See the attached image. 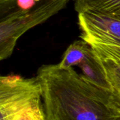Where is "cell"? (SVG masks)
<instances>
[{"label":"cell","instance_id":"6da1fadb","mask_svg":"<svg viewBox=\"0 0 120 120\" xmlns=\"http://www.w3.org/2000/svg\"><path fill=\"white\" fill-rule=\"evenodd\" d=\"M36 77L46 120H120V107L112 94L88 82L73 68L44 65Z\"/></svg>","mask_w":120,"mask_h":120},{"label":"cell","instance_id":"7a4b0ae2","mask_svg":"<svg viewBox=\"0 0 120 120\" xmlns=\"http://www.w3.org/2000/svg\"><path fill=\"white\" fill-rule=\"evenodd\" d=\"M69 0H44L33 10L0 20V60L11 56L18 39L31 28L41 24L64 8Z\"/></svg>","mask_w":120,"mask_h":120},{"label":"cell","instance_id":"3957f363","mask_svg":"<svg viewBox=\"0 0 120 120\" xmlns=\"http://www.w3.org/2000/svg\"><path fill=\"white\" fill-rule=\"evenodd\" d=\"M80 38L89 44L120 45V18L105 13L85 11L78 13Z\"/></svg>","mask_w":120,"mask_h":120},{"label":"cell","instance_id":"277c9868","mask_svg":"<svg viewBox=\"0 0 120 120\" xmlns=\"http://www.w3.org/2000/svg\"><path fill=\"white\" fill-rule=\"evenodd\" d=\"M77 66L81 69V75L85 79L98 88L111 93L101 62L92 47Z\"/></svg>","mask_w":120,"mask_h":120},{"label":"cell","instance_id":"5b68a950","mask_svg":"<svg viewBox=\"0 0 120 120\" xmlns=\"http://www.w3.org/2000/svg\"><path fill=\"white\" fill-rule=\"evenodd\" d=\"M92 48L101 62L112 95L120 107V59Z\"/></svg>","mask_w":120,"mask_h":120},{"label":"cell","instance_id":"8992f818","mask_svg":"<svg viewBox=\"0 0 120 120\" xmlns=\"http://www.w3.org/2000/svg\"><path fill=\"white\" fill-rule=\"evenodd\" d=\"M79 13L94 11L120 18V0H74Z\"/></svg>","mask_w":120,"mask_h":120},{"label":"cell","instance_id":"52a82bcc","mask_svg":"<svg viewBox=\"0 0 120 120\" xmlns=\"http://www.w3.org/2000/svg\"><path fill=\"white\" fill-rule=\"evenodd\" d=\"M44 0H0V20L23 15Z\"/></svg>","mask_w":120,"mask_h":120},{"label":"cell","instance_id":"ba28073f","mask_svg":"<svg viewBox=\"0 0 120 120\" xmlns=\"http://www.w3.org/2000/svg\"><path fill=\"white\" fill-rule=\"evenodd\" d=\"M91 49V46L83 39L75 41L65 51L58 65L62 68L77 66Z\"/></svg>","mask_w":120,"mask_h":120},{"label":"cell","instance_id":"9c48e42d","mask_svg":"<svg viewBox=\"0 0 120 120\" xmlns=\"http://www.w3.org/2000/svg\"><path fill=\"white\" fill-rule=\"evenodd\" d=\"M6 120H46L42 98L32 101Z\"/></svg>","mask_w":120,"mask_h":120},{"label":"cell","instance_id":"30bf717a","mask_svg":"<svg viewBox=\"0 0 120 120\" xmlns=\"http://www.w3.org/2000/svg\"><path fill=\"white\" fill-rule=\"evenodd\" d=\"M92 47L96 48L104 53L120 59V45L117 44H92Z\"/></svg>","mask_w":120,"mask_h":120},{"label":"cell","instance_id":"8fae6325","mask_svg":"<svg viewBox=\"0 0 120 120\" xmlns=\"http://www.w3.org/2000/svg\"></svg>","mask_w":120,"mask_h":120}]
</instances>
